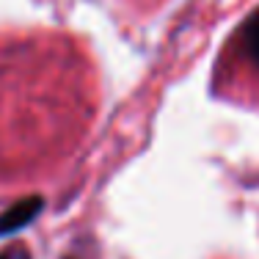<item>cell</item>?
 <instances>
[{
	"label": "cell",
	"instance_id": "1",
	"mask_svg": "<svg viewBox=\"0 0 259 259\" xmlns=\"http://www.w3.org/2000/svg\"><path fill=\"white\" fill-rule=\"evenodd\" d=\"M41 207H45V201L39 196H30V199H22L17 204H11L6 212H0V237H9V234L20 232L22 226H28L39 215Z\"/></svg>",
	"mask_w": 259,
	"mask_h": 259
},
{
	"label": "cell",
	"instance_id": "2",
	"mask_svg": "<svg viewBox=\"0 0 259 259\" xmlns=\"http://www.w3.org/2000/svg\"><path fill=\"white\" fill-rule=\"evenodd\" d=\"M243 47H245V55H248V58L259 66V17H254V20L245 25V30H243Z\"/></svg>",
	"mask_w": 259,
	"mask_h": 259
},
{
	"label": "cell",
	"instance_id": "3",
	"mask_svg": "<svg viewBox=\"0 0 259 259\" xmlns=\"http://www.w3.org/2000/svg\"><path fill=\"white\" fill-rule=\"evenodd\" d=\"M0 259H30V251H28V245H22V243H11L0 251Z\"/></svg>",
	"mask_w": 259,
	"mask_h": 259
}]
</instances>
